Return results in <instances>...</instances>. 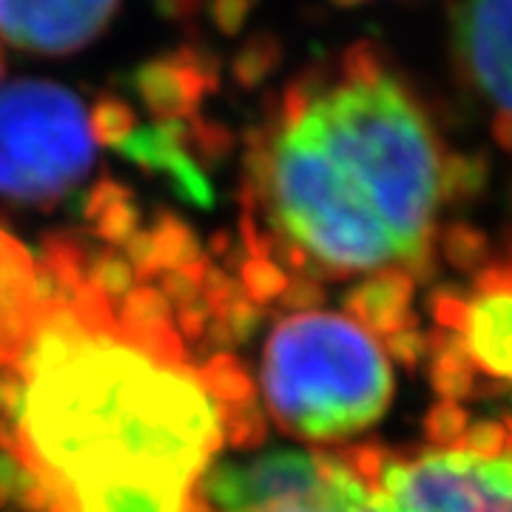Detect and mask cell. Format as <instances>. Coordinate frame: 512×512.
<instances>
[{
  "instance_id": "obj_1",
  "label": "cell",
  "mask_w": 512,
  "mask_h": 512,
  "mask_svg": "<svg viewBox=\"0 0 512 512\" xmlns=\"http://www.w3.org/2000/svg\"><path fill=\"white\" fill-rule=\"evenodd\" d=\"M231 359L202 365L165 293L114 256L0 231V490L32 512H194L256 433Z\"/></svg>"
},
{
  "instance_id": "obj_2",
  "label": "cell",
  "mask_w": 512,
  "mask_h": 512,
  "mask_svg": "<svg viewBox=\"0 0 512 512\" xmlns=\"http://www.w3.org/2000/svg\"><path fill=\"white\" fill-rule=\"evenodd\" d=\"M476 183L427 103L373 43L288 80L251 128L242 225L268 282L427 274L436 222Z\"/></svg>"
},
{
  "instance_id": "obj_3",
  "label": "cell",
  "mask_w": 512,
  "mask_h": 512,
  "mask_svg": "<svg viewBox=\"0 0 512 512\" xmlns=\"http://www.w3.org/2000/svg\"><path fill=\"white\" fill-rule=\"evenodd\" d=\"M259 390L282 433L305 444L348 441L387 413L393 359L350 313L305 308L276 322L259 359Z\"/></svg>"
},
{
  "instance_id": "obj_4",
  "label": "cell",
  "mask_w": 512,
  "mask_h": 512,
  "mask_svg": "<svg viewBox=\"0 0 512 512\" xmlns=\"http://www.w3.org/2000/svg\"><path fill=\"white\" fill-rule=\"evenodd\" d=\"M94 111L52 80L0 89V197L52 205L83 183L97 157Z\"/></svg>"
},
{
  "instance_id": "obj_5",
  "label": "cell",
  "mask_w": 512,
  "mask_h": 512,
  "mask_svg": "<svg viewBox=\"0 0 512 512\" xmlns=\"http://www.w3.org/2000/svg\"><path fill=\"white\" fill-rule=\"evenodd\" d=\"M345 458L367 481V512H512V441L498 453L464 444L413 456L353 447Z\"/></svg>"
},
{
  "instance_id": "obj_6",
  "label": "cell",
  "mask_w": 512,
  "mask_h": 512,
  "mask_svg": "<svg viewBox=\"0 0 512 512\" xmlns=\"http://www.w3.org/2000/svg\"><path fill=\"white\" fill-rule=\"evenodd\" d=\"M194 512H367V481L345 453L259 450L217 458L197 487Z\"/></svg>"
},
{
  "instance_id": "obj_7",
  "label": "cell",
  "mask_w": 512,
  "mask_h": 512,
  "mask_svg": "<svg viewBox=\"0 0 512 512\" xmlns=\"http://www.w3.org/2000/svg\"><path fill=\"white\" fill-rule=\"evenodd\" d=\"M464 80L493 114L495 137L512 148V0H464L456 15Z\"/></svg>"
},
{
  "instance_id": "obj_8",
  "label": "cell",
  "mask_w": 512,
  "mask_h": 512,
  "mask_svg": "<svg viewBox=\"0 0 512 512\" xmlns=\"http://www.w3.org/2000/svg\"><path fill=\"white\" fill-rule=\"evenodd\" d=\"M120 0H0V37L32 55H72L103 35Z\"/></svg>"
},
{
  "instance_id": "obj_9",
  "label": "cell",
  "mask_w": 512,
  "mask_h": 512,
  "mask_svg": "<svg viewBox=\"0 0 512 512\" xmlns=\"http://www.w3.org/2000/svg\"><path fill=\"white\" fill-rule=\"evenodd\" d=\"M453 333L478 373L512 382V282L501 265L478 276V293L464 299Z\"/></svg>"
},
{
  "instance_id": "obj_10",
  "label": "cell",
  "mask_w": 512,
  "mask_h": 512,
  "mask_svg": "<svg viewBox=\"0 0 512 512\" xmlns=\"http://www.w3.org/2000/svg\"><path fill=\"white\" fill-rule=\"evenodd\" d=\"M413 285L416 279L407 271H382L365 276L362 285L348 293V311L356 322H362L376 336H396L413 325Z\"/></svg>"
},
{
  "instance_id": "obj_11",
  "label": "cell",
  "mask_w": 512,
  "mask_h": 512,
  "mask_svg": "<svg viewBox=\"0 0 512 512\" xmlns=\"http://www.w3.org/2000/svg\"><path fill=\"white\" fill-rule=\"evenodd\" d=\"M433 348V387L444 402H461L476 387V367L470 365L464 348L458 345L456 333L444 330L430 339Z\"/></svg>"
},
{
  "instance_id": "obj_12",
  "label": "cell",
  "mask_w": 512,
  "mask_h": 512,
  "mask_svg": "<svg viewBox=\"0 0 512 512\" xmlns=\"http://www.w3.org/2000/svg\"><path fill=\"white\" fill-rule=\"evenodd\" d=\"M467 424H470V416L461 407V402H444L441 399L427 416V436L433 441V447H453L464 436Z\"/></svg>"
},
{
  "instance_id": "obj_13",
  "label": "cell",
  "mask_w": 512,
  "mask_h": 512,
  "mask_svg": "<svg viewBox=\"0 0 512 512\" xmlns=\"http://www.w3.org/2000/svg\"><path fill=\"white\" fill-rule=\"evenodd\" d=\"M444 251L453 259V265L470 268V265L481 262V256L487 251V242L478 237L476 231H470V228H464V225H456V228L447 231Z\"/></svg>"
},
{
  "instance_id": "obj_14",
  "label": "cell",
  "mask_w": 512,
  "mask_h": 512,
  "mask_svg": "<svg viewBox=\"0 0 512 512\" xmlns=\"http://www.w3.org/2000/svg\"><path fill=\"white\" fill-rule=\"evenodd\" d=\"M339 6H362V3H370V0H333Z\"/></svg>"
}]
</instances>
